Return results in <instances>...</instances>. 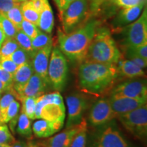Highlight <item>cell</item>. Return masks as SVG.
I'll use <instances>...</instances> for the list:
<instances>
[{"label": "cell", "instance_id": "e0dca14e", "mask_svg": "<svg viewBox=\"0 0 147 147\" xmlns=\"http://www.w3.org/2000/svg\"><path fill=\"white\" fill-rule=\"evenodd\" d=\"M145 5V1L129 8H121L113 20V25L117 28L126 26L135 21L140 16Z\"/></svg>", "mask_w": 147, "mask_h": 147}, {"label": "cell", "instance_id": "5b68a950", "mask_svg": "<svg viewBox=\"0 0 147 147\" xmlns=\"http://www.w3.org/2000/svg\"><path fill=\"white\" fill-rule=\"evenodd\" d=\"M67 73V59L59 48H53L48 67V79L55 91H61L65 87Z\"/></svg>", "mask_w": 147, "mask_h": 147}, {"label": "cell", "instance_id": "ee69618b", "mask_svg": "<svg viewBox=\"0 0 147 147\" xmlns=\"http://www.w3.org/2000/svg\"><path fill=\"white\" fill-rule=\"evenodd\" d=\"M11 147H28V145L23 141L15 140L11 144Z\"/></svg>", "mask_w": 147, "mask_h": 147}, {"label": "cell", "instance_id": "7bdbcfd3", "mask_svg": "<svg viewBox=\"0 0 147 147\" xmlns=\"http://www.w3.org/2000/svg\"><path fill=\"white\" fill-rule=\"evenodd\" d=\"M47 1V0H31V2L34 8L40 13L43 9Z\"/></svg>", "mask_w": 147, "mask_h": 147}, {"label": "cell", "instance_id": "ac0fdd59", "mask_svg": "<svg viewBox=\"0 0 147 147\" xmlns=\"http://www.w3.org/2000/svg\"><path fill=\"white\" fill-rule=\"evenodd\" d=\"M47 84L43 78L34 73L18 94L17 99L21 97H33L38 98L45 94Z\"/></svg>", "mask_w": 147, "mask_h": 147}, {"label": "cell", "instance_id": "3957f363", "mask_svg": "<svg viewBox=\"0 0 147 147\" xmlns=\"http://www.w3.org/2000/svg\"><path fill=\"white\" fill-rule=\"evenodd\" d=\"M121 58V53L109 31L98 28L83 62L117 64Z\"/></svg>", "mask_w": 147, "mask_h": 147}, {"label": "cell", "instance_id": "f1b7e54d", "mask_svg": "<svg viewBox=\"0 0 147 147\" xmlns=\"http://www.w3.org/2000/svg\"><path fill=\"white\" fill-rule=\"evenodd\" d=\"M17 98V93L14 91L13 87L5 92L2 96L0 97V121L4 116L7 108L10 106L11 102Z\"/></svg>", "mask_w": 147, "mask_h": 147}, {"label": "cell", "instance_id": "9c48e42d", "mask_svg": "<svg viewBox=\"0 0 147 147\" xmlns=\"http://www.w3.org/2000/svg\"><path fill=\"white\" fill-rule=\"evenodd\" d=\"M66 104L68 108L66 128L71 127L81 122L83 114L87 108L85 98L78 94H73L66 97Z\"/></svg>", "mask_w": 147, "mask_h": 147}, {"label": "cell", "instance_id": "f35d334b", "mask_svg": "<svg viewBox=\"0 0 147 147\" xmlns=\"http://www.w3.org/2000/svg\"><path fill=\"white\" fill-rule=\"evenodd\" d=\"M0 81L2 82L8 87H12L13 75L5 70L1 65H0Z\"/></svg>", "mask_w": 147, "mask_h": 147}, {"label": "cell", "instance_id": "44dd1931", "mask_svg": "<svg viewBox=\"0 0 147 147\" xmlns=\"http://www.w3.org/2000/svg\"><path fill=\"white\" fill-rule=\"evenodd\" d=\"M38 28L42 32L51 34L54 27V15L49 1H47L45 6L40 12Z\"/></svg>", "mask_w": 147, "mask_h": 147}, {"label": "cell", "instance_id": "816d5d0a", "mask_svg": "<svg viewBox=\"0 0 147 147\" xmlns=\"http://www.w3.org/2000/svg\"><path fill=\"white\" fill-rule=\"evenodd\" d=\"M0 97H1V96H0Z\"/></svg>", "mask_w": 147, "mask_h": 147}, {"label": "cell", "instance_id": "9a60e30c", "mask_svg": "<svg viewBox=\"0 0 147 147\" xmlns=\"http://www.w3.org/2000/svg\"><path fill=\"white\" fill-rule=\"evenodd\" d=\"M97 147H129L120 131L115 127L104 129L97 138Z\"/></svg>", "mask_w": 147, "mask_h": 147}, {"label": "cell", "instance_id": "484cf974", "mask_svg": "<svg viewBox=\"0 0 147 147\" xmlns=\"http://www.w3.org/2000/svg\"><path fill=\"white\" fill-rule=\"evenodd\" d=\"M87 139V124L83 119L80 122V127L74 136L69 147H86Z\"/></svg>", "mask_w": 147, "mask_h": 147}, {"label": "cell", "instance_id": "2e32d148", "mask_svg": "<svg viewBox=\"0 0 147 147\" xmlns=\"http://www.w3.org/2000/svg\"><path fill=\"white\" fill-rule=\"evenodd\" d=\"M64 120L50 121L40 119L33 124L32 131L36 137L39 138H47L52 136L61 129Z\"/></svg>", "mask_w": 147, "mask_h": 147}, {"label": "cell", "instance_id": "d6986e66", "mask_svg": "<svg viewBox=\"0 0 147 147\" xmlns=\"http://www.w3.org/2000/svg\"><path fill=\"white\" fill-rule=\"evenodd\" d=\"M34 74V71L31 61L27 62L18 66L17 69L13 74V82H12V87L16 92L17 95Z\"/></svg>", "mask_w": 147, "mask_h": 147}, {"label": "cell", "instance_id": "74e56055", "mask_svg": "<svg viewBox=\"0 0 147 147\" xmlns=\"http://www.w3.org/2000/svg\"><path fill=\"white\" fill-rule=\"evenodd\" d=\"M21 5L17 0H0V14H4L11 8Z\"/></svg>", "mask_w": 147, "mask_h": 147}, {"label": "cell", "instance_id": "f907efd6", "mask_svg": "<svg viewBox=\"0 0 147 147\" xmlns=\"http://www.w3.org/2000/svg\"><path fill=\"white\" fill-rule=\"evenodd\" d=\"M0 124H1V121H0Z\"/></svg>", "mask_w": 147, "mask_h": 147}, {"label": "cell", "instance_id": "8992f818", "mask_svg": "<svg viewBox=\"0 0 147 147\" xmlns=\"http://www.w3.org/2000/svg\"><path fill=\"white\" fill-rule=\"evenodd\" d=\"M121 34L122 45L123 47L137 46L147 42V12L146 8L135 21L123 27Z\"/></svg>", "mask_w": 147, "mask_h": 147}, {"label": "cell", "instance_id": "7dc6e473", "mask_svg": "<svg viewBox=\"0 0 147 147\" xmlns=\"http://www.w3.org/2000/svg\"><path fill=\"white\" fill-rule=\"evenodd\" d=\"M27 145H28V147H42L38 145L37 143L36 142H32V141H29L27 143Z\"/></svg>", "mask_w": 147, "mask_h": 147}, {"label": "cell", "instance_id": "d4e9b609", "mask_svg": "<svg viewBox=\"0 0 147 147\" xmlns=\"http://www.w3.org/2000/svg\"><path fill=\"white\" fill-rule=\"evenodd\" d=\"M32 43L33 49L36 52L40 49L53 46V39L51 34L40 30L38 34L32 40Z\"/></svg>", "mask_w": 147, "mask_h": 147}, {"label": "cell", "instance_id": "6da1fadb", "mask_svg": "<svg viewBox=\"0 0 147 147\" xmlns=\"http://www.w3.org/2000/svg\"><path fill=\"white\" fill-rule=\"evenodd\" d=\"M118 74L117 64L84 61L78 68V83L83 91L100 94L112 87Z\"/></svg>", "mask_w": 147, "mask_h": 147}, {"label": "cell", "instance_id": "d6a6232c", "mask_svg": "<svg viewBox=\"0 0 147 147\" xmlns=\"http://www.w3.org/2000/svg\"><path fill=\"white\" fill-rule=\"evenodd\" d=\"M10 58L18 66L27 63V62L31 61V56L29 53L20 47L10 55Z\"/></svg>", "mask_w": 147, "mask_h": 147}, {"label": "cell", "instance_id": "e575fe53", "mask_svg": "<svg viewBox=\"0 0 147 147\" xmlns=\"http://www.w3.org/2000/svg\"><path fill=\"white\" fill-rule=\"evenodd\" d=\"M124 47V51H125V55L127 59L131 61L134 62L141 68L144 69L146 67L147 65V61L143 59L138 55H137L136 53H134L129 48L127 47Z\"/></svg>", "mask_w": 147, "mask_h": 147}, {"label": "cell", "instance_id": "7c38bea8", "mask_svg": "<svg viewBox=\"0 0 147 147\" xmlns=\"http://www.w3.org/2000/svg\"><path fill=\"white\" fill-rule=\"evenodd\" d=\"M108 100L112 109L117 117L140 108L146 104L147 100L112 95Z\"/></svg>", "mask_w": 147, "mask_h": 147}, {"label": "cell", "instance_id": "83f0119b", "mask_svg": "<svg viewBox=\"0 0 147 147\" xmlns=\"http://www.w3.org/2000/svg\"><path fill=\"white\" fill-rule=\"evenodd\" d=\"M14 38L17 42L19 47L28 53L32 58L35 53V51L32 47V39L29 36H27L25 33L22 32L21 29L17 31Z\"/></svg>", "mask_w": 147, "mask_h": 147}, {"label": "cell", "instance_id": "ba28073f", "mask_svg": "<svg viewBox=\"0 0 147 147\" xmlns=\"http://www.w3.org/2000/svg\"><path fill=\"white\" fill-rule=\"evenodd\" d=\"M89 8V0H75L60 15L62 32H72L83 21Z\"/></svg>", "mask_w": 147, "mask_h": 147}, {"label": "cell", "instance_id": "4dcf8cb0", "mask_svg": "<svg viewBox=\"0 0 147 147\" xmlns=\"http://www.w3.org/2000/svg\"><path fill=\"white\" fill-rule=\"evenodd\" d=\"M2 15L5 16L8 20H10L15 25L16 28L19 30L20 28H21L22 21H23V14H22L20 5H17V6L11 8L8 12H6L4 14H2Z\"/></svg>", "mask_w": 147, "mask_h": 147}, {"label": "cell", "instance_id": "d590c367", "mask_svg": "<svg viewBox=\"0 0 147 147\" xmlns=\"http://www.w3.org/2000/svg\"><path fill=\"white\" fill-rule=\"evenodd\" d=\"M15 139L11 134L8 127L5 123L0 124V144H8L11 145Z\"/></svg>", "mask_w": 147, "mask_h": 147}, {"label": "cell", "instance_id": "60d3db41", "mask_svg": "<svg viewBox=\"0 0 147 147\" xmlns=\"http://www.w3.org/2000/svg\"><path fill=\"white\" fill-rule=\"evenodd\" d=\"M145 0H112V1L120 8H125L139 4Z\"/></svg>", "mask_w": 147, "mask_h": 147}, {"label": "cell", "instance_id": "b9f144b4", "mask_svg": "<svg viewBox=\"0 0 147 147\" xmlns=\"http://www.w3.org/2000/svg\"><path fill=\"white\" fill-rule=\"evenodd\" d=\"M54 1L56 3L61 15L63 11L69 6V4H71L75 0H54Z\"/></svg>", "mask_w": 147, "mask_h": 147}, {"label": "cell", "instance_id": "7a4b0ae2", "mask_svg": "<svg viewBox=\"0 0 147 147\" xmlns=\"http://www.w3.org/2000/svg\"><path fill=\"white\" fill-rule=\"evenodd\" d=\"M98 26V22L92 20L68 34H65L59 29L58 31L59 49L65 57L71 61L82 63Z\"/></svg>", "mask_w": 147, "mask_h": 147}, {"label": "cell", "instance_id": "c3c4849f", "mask_svg": "<svg viewBox=\"0 0 147 147\" xmlns=\"http://www.w3.org/2000/svg\"><path fill=\"white\" fill-rule=\"evenodd\" d=\"M0 147H11V145L8 144H0Z\"/></svg>", "mask_w": 147, "mask_h": 147}, {"label": "cell", "instance_id": "4316f807", "mask_svg": "<svg viewBox=\"0 0 147 147\" xmlns=\"http://www.w3.org/2000/svg\"><path fill=\"white\" fill-rule=\"evenodd\" d=\"M22 104L21 112L26 115L32 120L36 119V112L37 98L33 97H21L18 98Z\"/></svg>", "mask_w": 147, "mask_h": 147}, {"label": "cell", "instance_id": "8d00e7d4", "mask_svg": "<svg viewBox=\"0 0 147 147\" xmlns=\"http://www.w3.org/2000/svg\"><path fill=\"white\" fill-rule=\"evenodd\" d=\"M0 65L5 70L8 71L9 73L12 74V75L14 74L18 67L10 57L0 59Z\"/></svg>", "mask_w": 147, "mask_h": 147}, {"label": "cell", "instance_id": "1f68e13d", "mask_svg": "<svg viewBox=\"0 0 147 147\" xmlns=\"http://www.w3.org/2000/svg\"><path fill=\"white\" fill-rule=\"evenodd\" d=\"M0 25L5 36V38H14L18 29L5 16L0 14Z\"/></svg>", "mask_w": 147, "mask_h": 147}, {"label": "cell", "instance_id": "f546056e", "mask_svg": "<svg viewBox=\"0 0 147 147\" xmlns=\"http://www.w3.org/2000/svg\"><path fill=\"white\" fill-rule=\"evenodd\" d=\"M18 48L19 46L14 38H5L0 47V59L10 57Z\"/></svg>", "mask_w": 147, "mask_h": 147}, {"label": "cell", "instance_id": "8fae6325", "mask_svg": "<svg viewBox=\"0 0 147 147\" xmlns=\"http://www.w3.org/2000/svg\"><path fill=\"white\" fill-rule=\"evenodd\" d=\"M117 116L113 112L108 99L97 101L90 110L89 121L92 125L100 126L112 121Z\"/></svg>", "mask_w": 147, "mask_h": 147}, {"label": "cell", "instance_id": "7402d4cb", "mask_svg": "<svg viewBox=\"0 0 147 147\" xmlns=\"http://www.w3.org/2000/svg\"><path fill=\"white\" fill-rule=\"evenodd\" d=\"M20 106V103L17 100H14L12 101L7 108L5 115L1 119V123L6 124L7 123H10V129L12 132L14 131V127L17 123Z\"/></svg>", "mask_w": 147, "mask_h": 147}, {"label": "cell", "instance_id": "277c9868", "mask_svg": "<svg viewBox=\"0 0 147 147\" xmlns=\"http://www.w3.org/2000/svg\"><path fill=\"white\" fill-rule=\"evenodd\" d=\"M36 119H44L50 121L64 120L65 108L63 97L59 91L43 94L37 98Z\"/></svg>", "mask_w": 147, "mask_h": 147}, {"label": "cell", "instance_id": "4fadbf2b", "mask_svg": "<svg viewBox=\"0 0 147 147\" xmlns=\"http://www.w3.org/2000/svg\"><path fill=\"white\" fill-rule=\"evenodd\" d=\"M80 127V123L71 127L66 128L56 135L47 138L44 140L37 142L42 147H69L71 141Z\"/></svg>", "mask_w": 147, "mask_h": 147}, {"label": "cell", "instance_id": "ffe728a7", "mask_svg": "<svg viewBox=\"0 0 147 147\" xmlns=\"http://www.w3.org/2000/svg\"><path fill=\"white\" fill-rule=\"evenodd\" d=\"M117 70L118 73L127 78H135L144 76L145 74L142 68L128 59H122L118 61Z\"/></svg>", "mask_w": 147, "mask_h": 147}, {"label": "cell", "instance_id": "ab89813d", "mask_svg": "<svg viewBox=\"0 0 147 147\" xmlns=\"http://www.w3.org/2000/svg\"><path fill=\"white\" fill-rule=\"evenodd\" d=\"M129 48L134 53H136L143 59L147 61V42L137 46L127 47Z\"/></svg>", "mask_w": 147, "mask_h": 147}, {"label": "cell", "instance_id": "836d02e7", "mask_svg": "<svg viewBox=\"0 0 147 147\" xmlns=\"http://www.w3.org/2000/svg\"><path fill=\"white\" fill-rule=\"evenodd\" d=\"M20 29L22 32L25 33L27 36H29L32 40L34 39L40 32V29L38 28L37 25L24 19L22 21Z\"/></svg>", "mask_w": 147, "mask_h": 147}, {"label": "cell", "instance_id": "603a6c76", "mask_svg": "<svg viewBox=\"0 0 147 147\" xmlns=\"http://www.w3.org/2000/svg\"><path fill=\"white\" fill-rule=\"evenodd\" d=\"M20 8L23 14V19L31 22L38 26L40 13L34 8L31 0L21 3Z\"/></svg>", "mask_w": 147, "mask_h": 147}, {"label": "cell", "instance_id": "52a82bcc", "mask_svg": "<svg viewBox=\"0 0 147 147\" xmlns=\"http://www.w3.org/2000/svg\"><path fill=\"white\" fill-rule=\"evenodd\" d=\"M117 118L134 136L144 138L147 134L146 104L127 113L117 116Z\"/></svg>", "mask_w": 147, "mask_h": 147}, {"label": "cell", "instance_id": "30bf717a", "mask_svg": "<svg viewBox=\"0 0 147 147\" xmlns=\"http://www.w3.org/2000/svg\"><path fill=\"white\" fill-rule=\"evenodd\" d=\"M112 95L147 100L146 82L144 80H131L114 88Z\"/></svg>", "mask_w": 147, "mask_h": 147}, {"label": "cell", "instance_id": "cb8c5ba5", "mask_svg": "<svg viewBox=\"0 0 147 147\" xmlns=\"http://www.w3.org/2000/svg\"><path fill=\"white\" fill-rule=\"evenodd\" d=\"M32 119L29 118L25 113L21 111L17 120L16 131L18 134L27 138L32 136Z\"/></svg>", "mask_w": 147, "mask_h": 147}, {"label": "cell", "instance_id": "f6af8a7d", "mask_svg": "<svg viewBox=\"0 0 147 147\" xmlns=\"http://www.w3.org/2000/svg\"><path fill=\"white\" fill-rule=\"evenodd\" d=\"M10 89L11 88L8 87V86H6L5 84H3L2 82L0 81V96H1V94L4 93L5 92L8 91V90H10Z\"/></svg>", "mask_w": 147, "mask_h": 147}, {"label": "cell", "instance_id": "681fc988", "mask_svg": "<svg viewBox=\"0 0 147 147\" xmlns=\"http://www.w3.org/2000/svg\"><path fill=\"white\" fill-rule=\"evenodd\" d=\"M18 2L20 3H22V2H24V1H29V0H17Z\"/></svg>", "mask_w": 147, "mask_h": 147}, {"label": "cell", "instance_id": "5bb4252c", "mask_svg": "<svg viewBox=\"0 0 147 147\" xmlns=\"http://www.w3.org/2000/svg\"><path fill=\"white\" fill-rule=\"evenodd\" d=\"M53 46L46 47L35 52L31 58V63L34 69V73L43 78L48 84V67Z\"/></svg>", "mask_w": 147, "mask_h": 147}, {"label": "cell", "instance_id": "bcb514c9", "mask_svg": "<svg viewBox=\"0 0 147 147\" xmlns=\"http://www.w3.org/2000/svg\"><path fill=\"white\" fill-rule=\"evenodd\" d=\"M5 39V36L4 34V32H3L1 25H0V47H1V46L3 44V42H4Z\"/></svg>", "mask_w": 147, "mask_h": 147}]
</instances>
